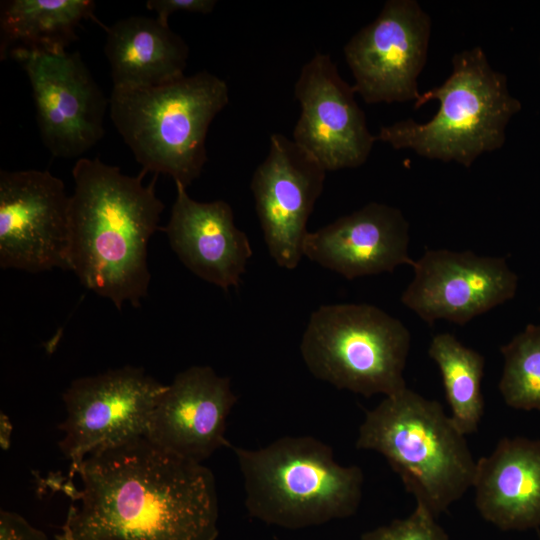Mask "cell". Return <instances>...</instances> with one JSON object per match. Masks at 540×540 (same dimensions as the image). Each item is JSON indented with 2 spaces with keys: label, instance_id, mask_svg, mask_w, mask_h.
<instances>
[{
  "label": "cell",
  "instance_id": "obj_11",
  "mask_svg": "<svg viewBox=\"0 0 540 540\" xmlns=\"http://www.w3.org/2000/svg\"><path fill=\"white\" fill-rule=\"evenodd\" d=\"M64 183L49 171L0 172V267L39 273L68 270Z\"/></svg>",
  "mask_w": 540,
  "mask_h": 540
},
{
  "label": "cell",
  "instance_id": "obj_14",
  "mask_svg": "<svg viewBox=\"0 0 540 540\" xmlns=\"http://www.w3.org/2000/svg\"><path fill=\"white\" fill-rule=\"evenodd\" d=\"M326 170L293 139L270 136L266 158L255 169L251 190L269 255L295 269L303 255L307 222L324 187Z\"/></svg>",
  "mask_w": 540,
  "mask_h": 540
},
{
  "label": "cell",
  "instance_id": "obj_1",
  "mask_svg": "<svg viewBox=\"0 0 540 540\" xmlns=\"http://www.w3.org/2000/svg\"><path fill=\"white\" fill-rule=\"evenodd\" d=\"M77 474L47 478L73 502L57 540H216L219 505L212 471L148 438L93 452Z\"/></svg>",
  "mask_w": 540,
  "mask_h": 540
},
{
  "label": "cell",
  "instance_id": "obj_3",
  "mask_svg": "<svg viewBox=\"0 0 540 540\" xmlns=\"http://www.w3.org/2000/svg\"><path fill=\"white\" fill-rule=\"evenodd\" d=\"M230 447L252 518L302 529L351 517L360 506L362 469L339 464L333 449L315 437L284 436L257 449Z\"/></svg>",
  "mask_w": 540,
  "mask_h": 540
},
{
  "label": "cell",
  "instance_id": "obj_19",
  "mask_svg": "<svg viewBox=\"0 0 540 540\" xmlns=\"http://www.w3.org/2000/svg\"><path fill=\"white\" fill-rule=\"evenodd\" d=\"M105 30L113 88L155 87L184 76L189 47L157 17L130 16Z\"/></svg>",
  "mask_w": 540,
  "mask_h": 540
},
{
  "label": "cell",
  "instance_id": "obj_8",
  "mask_svg": "<svg viewBox=\"0 0 540 540\" xmlns=\"http://www.w3.org/2000/svg\"><path fill=\"white\" fill-rule=\"evenodd\" d=\"M165 386L132 366L72 381L62 396L66 418L59 425V448L70 460L68 480L87 455L146 436Z\"/></svg>",
  "mask_w": 540,
  "mask_h": 540
},
{
  "label": "cell",
  "instance_id": "obj_21",
  "mask_svg": "<svg viewBox=\"0 0 540 540\" xmlns=\"http://www.w3.org/2000/svg\"><path fill=\"white\" fill-rule=\"evenodd\" d=\"M428 354L440 371L451 419L464 435L477 432L484 414V356L450 333L435 335Z\"/></svg>",
  "mask_w": 540,
  "mask_h": 540
},
{
  "label": "cell",
  "instance_id": "obj_22",
  "mask_svg": "<svg viewBox=\"0 0 540 540\" xmlns=\"http://www.w3.org/2000/svg\"><path fill=\"white\" fill-rule=\"evenodd\" d=\"M503 370L498 388L507 406L540 412V325L528 324L501 346Z\"/></svg>",
  "mask_w": 540,
  "mask_h": 540
},
{
  "label": "cell",
  "instance_id": "obj_4",
  "mask_svg": "<svg viewBox=\"0 0 540 540\" xmlns=\"http://www.w3.org/2000/svg\"><path fill=\"white\" fill-rule=\"evenodd\" d=\"M355 446L382 455L435 517L472 488L476 461L442 405L405 388L366 412Z\"/></svg>",
  "mask_w": 540,
  "mask_h": 540
},
{
  "label": "cell",
  "instance_id": "obj_24",
  "mask_svg": "<svg viewBox=\"0 0 540 540\" xmlns=\"http://www.w3.org/2000/svg\"><path fill=\"white\" fill-rule=\"evenodd\" d=\"M216 4V0H149L146 7L157 14V19L168 24L169 16L175 12L209 14Z\"/></svg>",
  "mask_w": 540,
  "mask_h": 540
},
{
  "label": "cell",
  "instance_id": "obj_17",
  "mask_svg": "<svg viewBox=\"0 0 540 540\" xmlns=\"http://www.w3.org/2000/svg\"><path fill=\"white\" fill-rule=\"evenodd\" d=\"M176 198L164 232L179 260L197 277L228 291L238 288L252 248L223 201L199 202L176 182Z\"/></svg>",
  "mask_w": 540,
  "mask_h": 540
},
{
  "label": "cell",
  "instance_id": "obj_16",
  "mask_svg": "<svg viewBox=\"0 0 540 540\" xmlns=\"http://www.w3.org/2000/svg\"><path fill=\"white\" fill-rule=\"evenodd\" d=\"M409 223L396 207L371 202L308 232L303 255L348 280L413 266Z\"/></svg>",
  "mask_w": 540,
  "mask_h": 540
},
{
  "label": "cell",
  "instance_id": "obj_20",
  "mask_svg": "<svg viewBox=\"0 0 540 540\" xmlns=\"http://www.w3.org/2000/svg\"><path fill=\"white\" fill-rule=\"evenodd\" d=\"M90 0H10L0 13L1 59L13 48H66L83 20L95 19Z\"/></svg>",
  "mask_w": 540,
  "mask_h": 540
},
{
  "label": "cell",
  "instance_id": "obj_23",
  "mask_svg": "<svg viewBox=\"0 0 540 540\" xmlns=\"http://www.w3.org/2000/svg\"><path fill=\"white\" fill-rule=\"evenodd\" d=\"M436 518L425 507L416 504L409 516L368 530L360 540H450Z\"/></svg>",
  "mask_w": 540,
  "mask_h": 540
},
{
  "label": "cell",
  "instance_id": "obj_7",
  "mask_svg": "<svg viewBox=\"0 0 540 540\" xmlns=\"http://www.w3.org/2000/svg\"><path fill=\"white\" fill-rule=\"evenodd\" d=\"M410 344L407 327L384 310L340 303L311 313L300 353L315 378L365 397H385L407 387Z\"/></svg>",
  "mask_w": 540,
  "mask_h": 540
},
{
  "label": "cell",
  "instance_id": "obj_10",
  "mask_svg": "<svg viewBox=\"0 0 540 540\" xmlns=\"http://www.w3.org/2000/svg\"><path fill=\"white\" fill-rule=\"evenodd\" d=\"M431 24L416 0H389L347 42L353 88L366 103L420 100L417 79L427 60Z\"/></svg>",
  "mask_w": 540,
  "mask_h": 540
},
{
  "label": "cell",
  "instance_id": "obj_18",
  "mask_svg": "<svg viewBox=\"0 0 540 540\" xmlns=\"http://www.w3.org/2000/svg\"><path fill=\"white\" fill-rule=\"evenodd\" d=\"M472 488L478 513L500 530L540 527V440L502 438L476 461Z\"/></svg>",
  "mask_w": 540,
  "mask_h": 540
},
{
  "label": "cell",
  "instance_id": "obj_6",
  "mask_svg": "<svg viewBox=\"0 0 540 540\" xmlns=\"http://www.w3.org/2000/svg\"><path fill=\"white\" fill-rule=\"evenodd\" d=\"M228 103L227 83L203 70L160 86L113 88L109 110L142 171L187 188L207 161L208 128Z\"/></svg>",
  "mask_w": 540,
  "mask_h": 540
},
{
  "label": "cell",
  "instance_id": "obj_5",
  "mask_svg": "<svg viewBox=\"0 0 540 540\" xmlns=\"http://www.w3.org/2000/svg\"><path fill=\"white\" fill-rule=\"evenodd\" d=\"M451 62L449 77L421 94L414 104L417 109L437 100L439 109L431 120L406 119L382 126L377 140L466 168L483 153L503 146L507 125L521 110L520 101L509 91L507 77L490 65L480 46L454 54Z\"/></svg>",
  "mask_w": 540,
  "mask_h": 540
},
{
  "label": "cell",
  "instance_id": "obj_12",
  "mask_svg": "<svg viewBox=\"0 0 540 540\" xmlns=\"http://www.w3.org/2000/svg\"><path fill=\"white\" fill-rule=\"evenodd\" d=\"M412 267L401 302L429 325L446 320L463 326L511 300L518 287L504 258L472 251L427 250Z\"/></svg>",
  "mask_w": 540,
  "mask_h": 540
},
{
  "label": "cell",
  "instance_id": "obj_13",
  "mask_svg": "<svg viewBox=\"0 0 540 540\" xmlns=\"http://www.w3.org/2000/svg\"><path fill=\"white\" fill-rule=\"evenodd\" d=\"M355 93L330 55L320 52L303 65L295 83L300 115L293 141L326 171L361 166L377 140Z\"/></svg>",
  "mask_w": 540,
  "mask_h": 540
},
{
  "label": "cell",
  "instance_id": "obj_2",
  "mask_svg": "<svg viewBox=\"0 0 540 540\" xmlns=\"http://www.w3.org/2000/svg\"><path fill=\"white\" fill-rule=\"evenodd\" d=\"M126 175L99 158L77 159L68 211V270L95 294L121 310L148 294V243L159 229L164 204L154 175Z\"/></svg>",
  "mask_w": 540,
  "mask_h": 540
},
{
  "label": "cell",
  "instance_id": "obj_25",
  "mask_svg": "<svg viewBox=\"0 0 540 540\" xmlns=\"http://www.w3.org/2000/svg\"><path fill=\"white\" fill-rule=\"evenodd\" d=\"M0 540H48L46 534L16 512H0Z\"/></svg>",
  "mask_w": 540,
  "mask_h": 540
},
{
  "label": "cell",
  "instance_id": "obj_9",
  "mask_svg": "<svg viewBox=\"0 0 540 540\" xmlns=\"http://www.w3.org/2000/svg\"><path fill=\"white\" fill-rule=\"evenodd\" d=\"M28 76L44 145L56 157L75 158L104 135L107 102L78 52L16 47L10 52Z\"/></svg>",
  "mask_w": 540,
  "mask_h": 540
},
{
  "label": "cell",
  "instance_id": "obj_15",
  "mask_svg": "<svg viewBox=\"0 0 540 540\" xmlns=\"http://www.w3.org/2000/svg\"><path fill=\"white\" fill-rule=\"evenodd\" d=\"M236 402L228 377L210 366H191L157 398L145 437L168 452L202 463L216 450L231 446L225 431Z\"/></svg>",
  "mask_w": 540,
  "mask_h": 540
}]
</instances>
